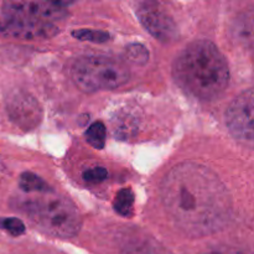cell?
<instances>
[{
    "instance_id": "3",
    "label": "cell",
    "mask_w": 254,
    "mask_h": 254,
    "mask_svg": "<svg viewBox=\"0 0 254 254\" xmlns=\"http://www.w3.org/2000/svg\"><path fill=\"white\" fill-rule=\"evenodd\" d=\"M15 207L52 237L72 238L81 230V215L73 202L52 190L19 196L15 200Z\"/></svg>"
},
{
    "instance_id": "12",
    "label": "cell",
    "mask_w": 254,
    "mask_h": 254,
    "mask_svg": "<svg viewBox=\"0 0 254 254\" xmlns=\"http://www.w3.org/2000/svg\"><path fill=\"white\" fill-rule=\"evenodd\" d=\"M87 143L94 149H101L104 148L106 144V127L102 122H94L93 124L88 127V129L84 133Z\"/></svg>"
},
{
    "instance_id": "1",
    "label": "cell",
    "mask_w": 254,
    "mask_h": 254,
    "mask_svg": "<svg viewBox=\"0 0 254 254\" xmlns=\"http://www.w3.org/2000/svg\"><path fill=\"white\" fill-rule=\"evenodd\" d=\"M161 197L173 222L192 237L222 230L232 216V200L220 178L191 161L168 171L161 183Z\"/></svg>"
},
{
    "instance_id": "10",
    "label": "cell",
    "mask_w": 254,
    "mask_h": 254,
    "mask_svg": "<svg viewBox=\"0 0 254 254\" xmlns=\"http://www.w3.org/2000/svg\"><path fill=\"white\" fill-rule=\"evenodd\" d=\"M19 186L27 195H31V193H44L51 191V189H49L47 184L40 176L35 175L32 173L22 174L20 176Z\"/></svg>"
},
{
    "instance_id": "15",
    "label": "cell",
    "mask_w": 254,
    "mask_h": 254,
    "mask_svg": "<svg viewBox=\"0 0 254 254\" xmlns=\"http://www.w3.org/2000/svg\"><path fill=\"white\" fill-rule=\"evenodd\" d=\"M0 227L2 230L6 231L9 235L14 236V237H19V236L24 235L25 233V225L21 220L15 217H9V218H4V220L0 221Z\"/></svg>"
},
{
    "instance_id": "11",
    "label": "cell",
    "mask_w": 254,
    "mask_h": 254,
    "mask_svg": "<svg viewBox=\"0 0 254 254\" xmlns=\"http://www.w3.org/2000/svg\"><path fill=\"white\" fill-rule=\"evenodd\" d=\"M114 211L123 217H129L133 215L134 193L129 188L121 189L114 198Z\"/></svg>"
},
{
    "instance_id": "9",
    "label": "cell",
    "mask_w": 254,
    "mask_h": 254,
    "mask_svg": "<svg viewBox=\"0 0 254 254\" xmlns=\"http://www.w3.org/2000/svg\"><path fill=\"white\" fill-rule=\"evenodd\" d=\"M7 108L12 121L22 128H34L41 121V108L29 94L15 93V96L9 99Z\"/></svg>"
},
{
    "instance_id": "8",
    "label": "cell",
    "mask_w": 254,
    "mask_h": 254,
    "mask_svg": "<svg viewBox=\"0 0 254 254\" xmlns=\"http://www.w3.org/2000/svg\"><path fill=\"white\" fill-rule=\"evenodd\" d=\"M59 32L57 26L47 22L32 21L22 17L5 16L0 20V34L22 40L51 39Z\"/></svg>"
},
{
    "instance_id": "17",
    "label": "cell",
    "mask_w": 254,
    "mask_h": 254,
    "mask_svg": "<svg viewBox=\"0 0 254 254\" xmlns=\"http://www.w3.org/2000/svg\"><path fill=\"white\" fill-rule=\"evenodd\" d=\"M201 254H247L240 250H236V248H230V247H218V248H212L210 251H206V252Z\"/></svg>"
},
{
    "instance_id": "14",
    "label": "cell",
    "mask_w": 254,
    "mask_h": 254,
    "mask_svg": "<svg viewBox=\"0 0 254 254\" xmlns=\"http://www.w3.org/2000/svg\"><path fill=\"white\" fill-rule=\"evenodd\" d=\"M127 57L130 60L131 62L136 64H144L146 61H148V50L143 46V45L139 44H133L129 45L126 50Z\"/></svg>"
},
{
    "instance_id": "2",
    "label": "cell",
    "mask_w": 254,
    "mask_h": 254,
    "mask_svg": "<svg viewBox=\"0 0 254 254\" xmlns=\"http://www.w3.org/2000/svg\"><path fill=\"white\" fill-rule=\"evenodd\" d=\"M174 79L200 101H213L226 91L230 68L222 52L208 40L189 44L174 62Z\"/></svg>"
},
{
    "instance_id": "5",
    "label": "cell",
    "mask_w": 254,
    "mask_h": 254,
    "mask_svg": "<svg viewBox=\"0 0 254 254\" xmlns=\"http://www.w3.org/2000/svg\"><path fill=\"white\" fill-rule=\"evenodd\" d=\"M253 91L241 93L226 112V124L233 138L243 145L253 146Z\"/></svg>"
},
{
    "instance_id": "13",
    "label": "cell",
    "mask_w": 254,
    "mask_h": 254,
    "mask_svg": "<svg viewBox=\"0 0 254 254\" xmlns=\"http://www.w3.org/2000/svg\"><path fill=\"white\" fill-rule=\"evenodd\" d=\"M72 36L78 40H82V41L96 42V44H103V42L109 40V35L106 31H102V30H76V31L72 32Z\"/></svg>"
},
{
    "instance_id": "7",
    "label": "cell",
    "mask_w": 254,
    "mask_h": 254,
    "mask_svg": "<svg viewBox=\"0 0 254 254\" xmlns=\"http://www.w3.org/2000/svg\"><path fill=\"white\" fill-rule=\"evenodd\" d=\"M136 14L149 34L159 41L171 42L178 36V27L173 17L155 2H140L136 7Z\"/></svg>"
},
{
    "instance_id": "16",
    "label": "cell",
    "mask_w": 254,
    "mask_h": 254,
    "mask_svg": "<svg viewBox=\"0 0 254 254\" xmlns=\"http://www.w3.org/2000/svg\"><path fill=\"white\" fill-rule=\"evenodd\" d=\"M108 176V173L104 168H92L88 169L83 173V180L88 184H93V185H97V184L103 183L104 180Z\"/></svg>"
},
{
    "instance_id": "4",
    "label": "cell",
    "mask_w": 254,
    "mask_h": 254,
    "mask_svg": "<svg viewBox=\"0 0 254 254\" xmlns=\"http://www.w3.org/2000/svg\"><path fill=\"white\" fill-rule=\"evenodd\" d=\"M71 76L83 92L109 91L128 82L130 73L124 62L107 56H83L73 62Z\"/></svg>"
},
{
    "instance_id": "6",
    "label": "cell",
    "mask_w": 254,
    "mask_h": 254,
    "mask_svg": "<svg viewBox=\"0 0 254 254\" xmlns=\"http://www.w3.org/2000/svg\"><path fill=\"white\" fill-rule=\"evenodd\" d=\"M66 2L60 1H9L5 2V16L22 17L32 21L52 24L66 16Z\"/></svg>"
}]
</instances>
